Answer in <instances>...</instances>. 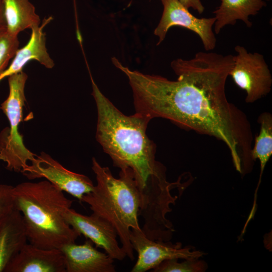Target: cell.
I'll return each instance as SVG.
<instances>
[{"label":"cell","instance_id":"obj_11","mask_svg":"<svg viewBox=\"0 0 272 272\" xmlns=\"http://www.w3.org/2000/svg\"><path fill=\"white\" fill-rule=\"evenodd\" d=\"M63 216L72 228L90 239L96 247L104 249L114 259L121 260L126 256L118 244L115 229L104 219L94 214L91 216L82 215L71 208L66 210Z\"/></svg>","mask_w":272,"mask_h":272},{"label":"cell","instance_id":"obj_14","mask_svg":"<svg viewBox=\"0 0 272 272\" xmlns=\"http://www.w3.org/2000/svg\"><path fill=\"white\" fill-rule=\"evenodd\" d=\"M49 17L44 19L42 24L32 28L30 39L26 45L19 49L10 66L0 75V82L5 78L22 71L25 64L31 60H36L47 69L54 66L46 47L44 27L52 20Z\"/></svg>","mask_w":272,"mask_h":272},{"label":"cell","instance_id":"obj_19","mask_svg":"<svg viewBox=\"0 0 272 272\" xmlns=\"http://www.w3.org/2000/svg\"><path fill=\"white\" fill-rule=\"evenodd\" d=\"M177 258L164 260L153 269V272H203L208 268L207 263L198 258L186 259L178 262Z\"/></svg>","mask_w":272,"mask_h":272},{"label":"cell","instance_id":"obj_1","mask_svg":"<svg viewBox=\"0 0 272 272\" xmlns=\"http://www.w3.org/2000/svg\"><path fill=\"white\" fill-rule=\"evenodd\" d=\"M111 60L128 79L135 112L151 119H168L220 139L228 147L236 169L242 172L238 135L225 93L233 55L198 52L190 59H175L171 67L176 81L131 70L116 57Z\"/></svg>","mask_w":272,"mask_h":272},{"label":"cell","instance_id":"obj_8","mask_svg":"<svg viewBox=\"0 0 272 272\" xmlns=\"http://www.w3.org/2000/svg\"><path fill=\"white\" fill-rule=\"evenodd\" d=\"M21 173L30 180L44 178L81 202L83 196L94 187L88 176L67 169L43 152L36 155Z\"/></svg>","mask_w":272,"mask_h":272},{"label":"cell","instance_id":"obj_5","mask_svg":"<svg viewBox=\"0 0 272 272\" xmlns=\"http://www.w3.org/2000/svg\"><path fill=\"white\" fill-rule=\"evenodd\" d=\"M27 78L23 71L8 77L9 95L0 107L10 124L0 132V160L6 164L8 170L21 173L36 156L25 147L19 131L26 101L24 90Z\"/></svg>","mask_w":272,"mask_h":272},{"label":"cell","instance_id":"obj_4","mask_svg":"<svg viewBox=\"0 0 272 272\" xmlns=\"http://www.w3.org/2000/svg\"><path fill=\"white\" fill-rule=\"evenodd\" d=\"M92 169L97 184L83 196L81 201L89 206L93 214L114 228L126 256L133 260L130 231L141 229L138 221L140 193L133 172L129 168L121 169L119 178H116L108 167L101 166L95 158H92Z\"/></svg>","mask_w":272,"mask_h":272},{"label":"cell","instance_id":"obj_12","mask_svg":"<svg viewBox=\"0 0 272 272\" xmlns=\"http://www.w3.org/2000/svg\"><path fill=\"white\" fill-rule=\"evenodd\" d=\"M4 272H66L65 259L60 249H43L27 243Z\"/></svg>","mask_w":272,"mask_h":272},{"label":"cell","instance_id":"obj_15","mask_svg":"<svg viewBox=\"0 0 272 272\" xmlns=\"http://www.w3.org/2000/svg\"><path fill=\"white\" fill-rule=\"evenodd\" d=\"M27 241L22 214L15 208L0 219V272Z\"/></svg>","mask_w":272,"mask_h":272},{"label":"cell","instance_id":"obj_18","mask_svg":"<svg viewBox=\"0 0 272 272\" xmlns=\"http://www.w3.org/2000/svg\"><path fill=\"white\" fill-rule=\"evenodd\" d=\"M260 124V131L256 137L255 144L251 153V158L260 162V171L256 188L252 209L256 207L257 192L259 188L265 166L272 154V116L268 112L261 114L258 118Z\"/></svg>","mask_w":272,"mask_h":272},{"label":"cell","instance_id":"obj_20","mask_svg":"<svg viewBox=\"0 0 272 272\" xmlns=\"http://www.w3.org/2000/svg\"><path fill=\"white\" fill-rule=\"evenodd\" d=\"M18 36L10 33L7 27L0 29V75L8 67L9 61L19 49Z\"/></svg>","mask_w":272,"mask_h":272},{"label":"cell","instance_id":"obj_23","mask_svg":"<svg viewBox=\"0 0 272 272\" xmlns=\"http://www.w3.org/2000/svg\"><path fill=\"white\" fill-rule=\"evenodd\" d=\"M6 27L4 9L2 0H0V29Z\"/></svg>","mask_w":272,"mask_h":272},{"label":"cell","instance_id":"obj_3","mask_svg":"<svg viewBox=\"0 0 272 272\" xmlns=\"http://www.w3.org/2000/svg\"><path fill=\"white\" fill-rule=\"evenodd\" d=\"M15 208L22 214L28 241L43 249H60L81 235L64 218L73 201L46 180L13 186Z\"/></svg>","mask_w":272,"mask_h":272},{"label":"cell","instance_id":"obj_21","mask_svg":"<svg viewBox=\"0 0 272 272\" xmlns=\"http://www.w3.org/2000/svg\"><path fill=\"white\" fill-rule=\"evenodd\" d=\"M13 186L0 184V219L15 209L12 195Z\"/></svg>","mask_w":272,"mask_h":272},{"label":"cell","instance_id":"obj_16","mask_svg":"<svg viewBox=\"0 0 272 272\" xmlns=\"http://www.w3.org/2000/svg\"><path fill=\"white\" fill-rule=\"evenodd\" d=\"M269 0H221L219 7L213 12L216 21L214 31L218 34L227 25H234L237 20L243 21L247 27L252 26L249 20L267 5Z\"/></svg>","mask_w":272,"mask_h":272},{"label":"cell","instance_id":"obj_17","mask_svg":"<svg viewBox=\"0 0 272 272\" xmlns=\"http://www.w3.org/2000/svg\"><path fill=\"white\" fill-rule=\"evenodd\" d=\"M8 31L18 36L25 29L40 25V19L29 0H2Z\"/></svg>","mask_w":272,"mask_h":272},{"label":"cell","instance_id":"obj_7","mask_svg":"<svg viewBox=\"0 0 272 272\" xmlns=\"http://www.w3.org/2000/svg\"><path fill=\"white\" fill-rule=\"evenodd\" d=\"M234 49L233 65L230 76L234 83L245 91L247 103H253L266 95L271 90L272 77L263 55L258 52H248L240 45Z\"/></svg>","mask_w":272,"mask_h":272},{"label":"cell","instance_id":"obj_10","mask_svg":"<svg viewBox=\"0 0 272 272\" xmlns=\"http://www.w3.org/2000/svg\"><path fill=\"white\" fill-rule=\"evenodd\" d=\"M163 11L154 34L159 39L157 45L165 39L169 29L174 26L186 28L194 32L200 38L205 49L212 50L216 45L217 39L213 27L215 17L198 18L190 13L179 0H160Z\"/></svg>","mask_w":272,"mask_h":272},{"label":"cell","instance_id":"obj_6","mask_svg":"<svg viewBox=\"0 0 272 272\" xmlns=\"http://www.w3.org/2000/svg\"><path fill=\"white\" fill-rule=\"evenodd\" d=\"M179 181L170 183L166 179V171L151 175L141 191L139 216L144 220L141 229L149 238L157 241H169L175 231L173 225L166 218L172 211L171 205H175L177 196L171 190L180 185Z\"/></svg>","mask_w":272,"mask_h":272},{"label":"cell","instance_id":"obj_13","mask_svg":"<svg viewBox=\"0 0 272 272\" xmlns=\"http://www.w3.org/2000/svg\"><path fill=\"white\" fill-rule=\"evenodd\" d=\"M64 257L66 272H115L114 259L98 250L88 239L83 244L72 243L60 249Z\"/></svg>","mask_w":272,"mask_h":272},{"label":"cell","instance_id":"obj_2","mask_svg":"<svg viewBox=\"0 0 272 272\" xmlns=\"http://www.w3.org/2000/svg\"><path fill=\"white\" fill-rule=\"evenodd\" d=\"M91 80L98 113L96 140L114 166L132 170L141 191L151 175L166 170L155 160V145L146 134L151 119L137 112L124 115L102 93L91 76Z\"/></svg>","mask_w":272,"mask_h":272},{"label":"cell","instance_id":"obj_9","mask_svg":"<svg viewBox=\"0 0 272 272\" xmlns=\"http://www.w3.org/2000/svg\"><path fill=\"white\" fill-rule=\"evenodd\" d=\"M130 240L133 249L138 253L137 261L132 272H145L153 269L165 260L172 258H199L205 253L193 249V247H182L181 242L153 240L148 238L142 229H131Z\"/></svg>","mask_w":272,"mask_h":272},{"label":"cell","instance_id":"obj_22","mask_svg":"<svg viewBox=\"0 0 272 272\" xmlns=\"http://www.w3.org/2000/svg\"><path fill=\"white\" fill-rule=\"evenodd\" d=\"M179 1L187 9L192 8L199 14H201L205 10V7L201 0H179Z\"/></svg>","mask_w":272,"mask_h":272}]
</instances>
